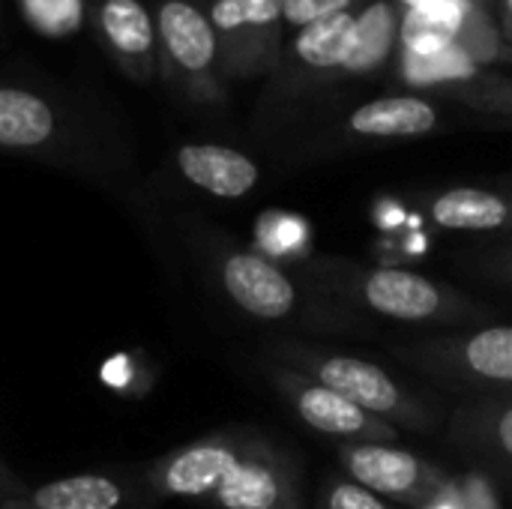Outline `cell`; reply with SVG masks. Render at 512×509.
Segmentation results:
<instances>
[{
	"mask_svg": "<svg viewBox=\"0 0 512 509\" xmlns=\"http://www.w3.org/2000/svg\"><path fill=\"white\" fill-rule=\"evenodd\" d=\"M393 45V9L387 3L369 6L357 18V33H354V48L345 63L351 72H369L384 63Z\"/></svg>",
	"mask_w": 512,
	"mask_h": 509,
	"instance_id": "ac0fdd59",
	"label": "cell"
},
{
	"mask_svg": "<svg viewBox=\"0 0 512 509\" xmlns=\"http://www.w3.org/2000/svg\"><path fill=\"white\" fill-rule=\"evenodd\" d=\"M318 291L333 294L363 312L405 324H471L486 312L462 291L402 267H366L324 258L306 267Z\"/></svg>",
	"mask_w": 512,
	"mask_h": 509,
	"instance_id": "3957f363",
	"label": "cell"
},
{
	"mask_svg": "<svg viewBox=\"0 0 512 509\" xmlns=\"http://www.w3.org/2000/svg\"><path fill=\"white\" fill-rule=\"evenodd\" d=\"M264 375L273 390L285 399V405L297 414V420L333 441L342 444H396L399 429L357 408L336 390L309 378L300 369L282 363H264Z\"/></svg>",
	"mask_w": 512,
	"mask_h": 509,
	"instance_id": "52a82bcc",
	"label": "cell"
},
{
	"mask_svg": "<svg viewBox=\"0 0 512 509\" xmlns=\"http://www.w3.org/2000/svg\"><path fill=\"white\" fill-rule=\"evenodd\" d=\"M507 9H510V15H512V0H507Z\"/></svg>",
	"mask_w": 512,
	"mask_h": 509,
	"instance_id": "83f0119b",
	"label": "cell"
},
{
	"mask_svg": "<svg viewBox=\"0 0 512 509\" xmlns=\"http://www.w3.org/2000/svg\"><path fill=\"white\" fill-rule=\"evenodd\" d=\"M18 12L45 39H72L90 27V0H18Z\"/></svg>",
	"mask_w": 512,
	"mask_h": 509,
	"instance_id": "e0dca14e",
	"label": "cell"
},
{
	"mask_svg": "<svg viewBox=\"0 0 512 509\" xmlns=\"http://www.w3.org/2000/svg\"><path fill=\"white\" fill-rule=\"evenodd\" d=\"M0 153L99 180L123 168L120 144L87 105L24 78H0Z\"/></svg>",
	"mask_w": 512,
	"mask_h": 509,
	"instance_id": "7a4b0ae2",
	"label": "cell"
},
{
	"mask_svg": "<svg viewBox=\"0 0 512 509\" xmlns=\"http://www.w3.org/2000/svg\"><path fill=\"white\" fill-rule=\"evenodd\" d=\"M348 3L351 0H282V15L291 24L306 27V24H315L327 15L348 12Z\"/></svg>",
	"mask_w": 512,
	"mask_h": 509,
	"instance_id": "603a6c76",
	"label": "cell"
},
{
	"mask_svg": "<svg viewBox=\"0 0 512 509\" xmlns=\"http://www.w3.org/2000/svg\"><path fill=\"white\" fill-rule=\"evenodd\" d=\"M483 273L501 285L512 288V234L501 237V243L483 258Z\"/></svg>",
	"mask_w": 512,
	"mask_h": 509,
	"instance_id": "cb8c5ba5",
	"label": "cell"
},
{
	"mask_svg": "<svg viewBox=\"0 0 512 509\" xmlns=\"http://www.w3.org/2000/svg\"><path fill=\"white\" fill-rule=\"evenodd\" d=\"M339 465L348 480L378 498L414 509L426 507L450 483L444 468L399 444H342Z\"/></svg>",
	"mask_w": 512,
	"mask_h": 509,
	"instance_id": "9c48e42d",
	"label": "cell"
},
{
	"mask_svg": "<svg viewBox=\"0 0 512 509\" xmlns=\"http://www.w3.org/2000/svg\"><path fill=\"white\" fill-rule=\"evenodd\" d=\"M21 501L30 509H156L159 498L150 492L144 462L111 465L42 486H27Z\"/></svg>",
	"mask_w": 512,
	"mask_h": 509,
	"instance_id": "30bf717a",
	"label": "cell"
},
{
	"mask_svg": "<svg viewBox=\"0 0 512 509\" xmlns=\"http://www.w3.org/2000/svg\"><path fill=\"white\" fill-rule=\"evenodd\" d=\"M453 489H456V498H459L462 509H501L495 483L480 471L453 477Z\"/></svg>",
	"mask_w": 512,
	"mask_h": 509,
	"instance_id": "44dd1931",
	"label": "cell"
},
{
	"mask_svg": "<svg viewBox=\"0 0 512 509\" xmlns=\"http://www.w3.org/2000/svg\"><path fill=\"white\" fill-rule=\"evenodd\" d=\"M354 33H357V18L348 12L327 15L315 24H306L297 36V54L303 63L318 66V69H333L345 66L354 48Z\"/></svg>",
	"mask_w": 512,
	"mask_h": 509,
	"instance_id": "2e32d148",
	"label": "cell"
},
{
	"mask_svg": "<svg viewBox=\"0 0 512 509\" xmlns=\"http://www.w3.org/2000/svg\"><path fill=\"white\" fill-rule=\"evenodd\" d=\"M396 357L441 384L512 396V327L507 324L408 342L396 348Z\"/></svg>",
	"mask_w": 512,
	"mask_h": 509,
	"instance_id": "5b68a950",
	"label": "cell"
},
{
	"mask_svg": "<svg viewBox=\"0 0 512 509\" xmlns=\"http://www.w3.org/2000/svg\"><path fill=\"white\" fill-rule=\"evenodd\" d=\"M150 492L162 501L207 509H303L297 456L276 438L228 426L144 462Z\"/></svg>",
	"mask_w": 512,
	"mask_h": 509,
	"instance_id": "6da1fadb",
	"label": "cell"
},
{
	"mask_svg": "<svg viewBox=\"0 0 512 509\" xmlns=\"http://www.w3.org/2000/svg\"><path fill=\"white\" fill-rule=\"evenodd\" d=\"M207 261L219 291L243 315L267 324L300 318L303 288L270 255L210 240Z\"/></svg>",
	"mask_w": 512,
	"mask_h": 509,
	"instance_id": "8992f818",
	"label": "cell"
},
{
	"mask_svg": "<svg viewBox=\"0 0 512 509\" xmlns=\"http://www.w3.org/2000/svg\"><path fill=\"white\" fill-rule=\"evenodd\" d=\"M0 509H30L21 498H9V501H0Z\"/></svg>",
	"mask_w": 512,
	"mask_h": 509,
	"instance_id": "4316f807",
	"label": "cell"
},
{
	"mask_svg": "<svg viewBox=\"0 0 512 509\" xmlns=\"http://www.w3.org/2000/svg\"><path fill=\"white\" fill-rule=\"evenodd\" d=\"M453 33V21H441L429 12H411L408 24H405V36L414 48H435L441 42H447Z\"/></svg>",
	"mask_w": 512,
	"mask_h": 509,
	"instance_id": "7402d4cb",
	"label": "cell"
},
{
	"mask_svg": "<svg viewBox=\"0 0 512 509\" xmlns=\"http://www.w3.org/2000/svg\"><path fill=\"white\" fill-rule=\"evenodd\" d=\"M159 69L189 96L207 99L213 93V69L222 57L219 36L210 15L192 0H156Z\"/></svg>",
	"mask_w": 512,
	"mask_h": 509,
	"instance_id": "ba28073f",
	"label": "cell"
},
{
	"mask_svg": "<svg viewBox=\"0 0 512 509\" xmlns=\"http://www.w3.org/2000/svg\"><path fill=\"white\" fill-rule=\"evenodd\" d=\"M27 492V483L0 459V501H9V498H21Z\"/></svg>",
	"mask_w": 512,
	"mask_h": 509,
	"instance_id": "d4e9b609",
	"label": "cell"
},
{
	"mask_svg": "<svg viewBox=\"0 0 512 509\" xmlns=\"http://www.w3.org/2000/svg\"><path fill=\"white\" fill-rule=\"evenodd\" d=\"M90 33L126 78L150 84L159 75V33L144 0H90Z\"/></svg>",
	"mask_w": 512,
	"mask_h": 509,
	"instance_id": "8fae6325",
	"label": "cell"
},
{
	"mask_svg": "<svg viewBox=\"0 0 512 509\" xmlns=\"http://www.w3.org/2000/svg\"><path fill=\"white\" fill-rule=\"evenodd\" d=\"M351 132L366 138H417L438 126V114L426 99L417 96H387L360 105L351 120Z\"/></svg>",
	"mask_w": 512,
	"mask_h": 509,
	"instance_id": "9a60e30c",
	"label": "cell"
},
{
	"mask_svg": "<svg viewBox=\"0 0 512 509\" xmlns=\"http://www.w3.org/2000/svg\"><path fill=\"white\" fill-rule=\"evenodd\" d=\"M207 15L222 42L228 36L273 24L282 15V0H216Z\"/></svg>",
	"mask_w": 512,
	"mask_h": 509,
	"instance_id": "d6986e66",
	"label": "cell"
},
{
	"mask_svg": "<svg viewBox=\"0 0 512 509\" xmlns=\"http://www.w3.org/2000/svg\"><path fill=\"white\" fill-rule=\"evenodd\" d=\"M270 354L273 363L306 372L309 378L321 381L324 387L336 390L357 408L369 411L372 417L396 429L429 432L435 426V411L372 360L336 354L300 342H279L270 348Z\"/></svg>",
	"mask_w": 512,
	"mask_h": 509,
	"instance_id": "277c9868",
	"label": "cell"
},
{
	"mask_svg": "<svg viewBox=\"0 0 512 509\" xmlns=\"http://www.w3.org/2000/svg\"><path fill=\"white\" fill-rule=\"evenodd\" d=\"M420 509H462V504H459V498H456V489H453V477H450V483L426 504V507Z\"/></svg>",
	"mask_w": 512,
	"mask_h": 509,
	"instance_id": "484cf974",
	"label": "cell"
},
{
	"mask_svg": "<svg viewBox=\"0 0 512 509\" xmlns=\"http://www.w3.org/2000/svg\"><path fill=\"white\" fill-rule=\"evenodd\" d=\"M456 447L512 468V396H483L462 405L450 420Z\"/></svg>",
	"mask_w": 512,
	"mask_h": 509,
	"instance_id": "5bb4252c",
	"label": "cell"
},
{
	"mask_svg": "<svg viewBox=\"0 0 512 509\" xmlns=\"http://www.w3.org/2000/svg\"><path fill=\"white\" fill-rule=\"evenodd\" d=\"M171 165L186 186L222 201L246 198L261 177L252 156L225 144H183L174 150Z\"/></svg>",
	"mask_w": 512,
	"mask_h": 509,
	"instance_id": "7c38bea8",
	"label": "cell"
},
{
	"mask_svg": "<svg viewBox=\"0 0 512 509\" xmlns=\"http://www.w3.org/2000/svg\"><path fill=\"white\" fill-rule=\"evenodd\" d=\"M429 219L459 234H512V195L459 186L429 201Z\"/></svg>",
	"mask_w": 512,
	"mask_h": 509,
	"instance_id": "4fadbf2b",
	"label": "cell"
},
{
	"mask_svg": "<svg viewBox=\"0 0 512 509\" xmlns=\"http://www.w3.org/2000/svg\"><path fill=\"white\" fill-rule=\"evenodd\" d=\"M321 509H393V504L348 477L342 480L336 477V480H327L321 492Z\"/></svg>",
	"mask_w": 512,
	"mask_h": 509,
	"instance_id": "ffe728a7",
	"label": "cell"
}]
</instances>
